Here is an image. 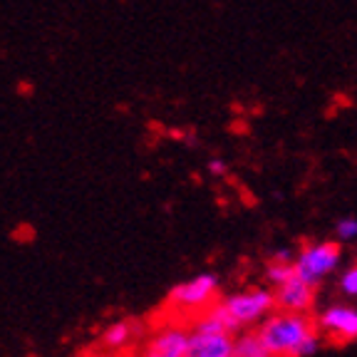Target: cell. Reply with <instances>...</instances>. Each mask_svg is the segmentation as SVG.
<instances>
[{"label": "cell", "instance_id": "1", "mask_svg": "<svg viewBox=\"0 0 357 357\" xmlns=\"http://www.w3.org/2000/svg\"><path fill=\"white\" fill-rule=\"evenodd\" d=\"M271 357H312L320 350V335L310 312L275 310L256 328Z\"/></svg>", "mask_w": 357, "mask_h": 357}, {"label": "cell", "instance_id": "2", "mask_svg": "<svg viewBox=\"0 0 357 357\" xmlns=\"http://www.w3.org/2000/svg\"><path fill=\"white\" fill-rule=\"evenodd\" d=\"M218 303H221L223 312L229 315L236 333L256 330L271 312L278 310L275 293L271 285H245V288H238L226 298H221Z\"/></svg>", "mask_w": 357, "mask_h": 357}, {"label": "cell", "instance_id": "3", "mask_svg": "<svg viewBox=\"0 0 357 357\" xmlns=\"http://www.w3.org/2000/svg\"><path fill=\"white\" fill-rule=\"evenodd\" d=\"M342 261V243L340 241H310L296 253V273L312 288L330 278L340 268Z\"/></svg>", "mask_w": 357, "mask_h": 357}, {"label": "cell", "instance_id": "4", "mask_svg": "<svg viewBox=\"0 0 357 357\" xmlns=\"http://www.w3.org/2000/svg\"><path fill=\"white\" fill-rule=\"evenodd\" d=\"M218 301V275L199 273L176 283L167 296V305L186 315H201Z\"/></svg>", "mask_w": 357, "mask_h": 357}, {"label": "cell", "instance_id": "5", "mask_svg": "<svg viewBox=\"0 0 357 357\" xmlns=\"http://www.w3.org/2000/svg\"><path fill=\"white\" fill-rule=\"evenodd\" d=\"M320 335L333 342L357 340V307L350 303H330L315 315Z\"/></svg>", "mask_w": 357, "mask_h": 357}, {"label": "cell", "instance_id": "6", "mask_svg": "<svg viewBox=\"0 0 357 357\" xmlns=\"http://www.w3.org/2000/svg\"><path fill=\"white\" fill-rule=\"evenodd\" d=\"M234 355H236L234 333L206 328V325H201V323L191 325L186 357H234Z\"/></svg>", "mask_w": 357, "mask_h": 357}, {"label": "cell", "instance_id": "7", "mask_svg": "<svg viewBox=\"0 0 357 357\" xmlns=\"http://www.w3.org/2000/svg\"><path fill=\"white\" fill-rule=\"evenodd\" d=\"M189 350V330L181 325H164L149 337L144 357H186Z\"/></svg>", "mask_w": 357, "mask_h": 357}, {"label": "cell", "instance_id": "8", "mask_svg": "<svg viewBox=\"0 0 357 357\" xmlns=\"http://www.w3.org/2000/svg\"><path fill=\"white\" fill-rule=\"evenodd\" d=\"M273 293H275V307L278 310L310 312L312 305H315V288L310 283H305L303 278H298V275H293L283 285L273 288Z\"/></svg>", "mask_w": 357, "mask_h": 357}, {"label": "cell", "instance_id": "9", "mask_svg": "<svg viewBox=\"0 0 357 357\" xmlns=\"http://www.w3.org/2000/svg\"><path fill=\"white\" fill-rule=\"evenodd\" d=\"M137 333H139V328L134 320H114L100 333V345L107 350H124L137 337Z\"/></svg>", "mask_w": 357, "mask_h": 357}, {"label": "cell", "instance_id": "10", "mask_svg": "<svg viewBox=\"0 0 357 357\" xmlns=\"http://www.w3.org/2000/svg\"><path fill=\"white\" fill-rule=\"evenodd\" d=\"M234 357H271L263 347L256 330H243L236 335V355Z\"/></svg>", "mask_w": 357, "mask_h": 357}, {"label": "cell", "instance_id": "11", "mask_svg": "<svg viewBox=\"0 0 357 357\" xmlns=\"http://www.w3.org/2000/svg\"><path fill=\"white\" fill-rule=\"evenodd\" d=\"M266 283L271 285V288H278V285H283L285 280H290L296 273V266L293 263H278V261H268L266 266Z\"/></svg>", "mask_w": 357, "mask_h": 357}, {"label": "cell", "instance_id": "12", "mask_svg": "<svg viewBox=\"0 0 357 357\" xmlns=\"http://www.w3.org/2000/svg\"><path fill=\"white\" fill-rule=\"evenodd\" d=\"M337 290L345 298H357V261L340 271V275H337Z\"/></svg>", "mask_w": 357, "mask_h": 357}, {"label": "cell", "instance_id": "13", "mask_svg": "<svg viewBox=\"0 0 357 357\" xmlns=\"http://www.w3.org/2000/svg\"><path fill=\"white\" fill-rule=\"evenodd\" d=\"M335 236L340 243H352L357 241V218L355 216H342L340 221L335 223Z\"/></svg>", "mask_w": 357, "mask_h": 357}, {"label": "cell", "instance_id": "14", "mask_svg": "<svg viewBox=\"0 0 357 357\" xmlns=\"http://www.w3.org/2000/svg\"><path fill=\"white\" fill-rule=\"evenodd\" d=\"M296 253H298V251H293V248H290V245H280V248H275V251L271 253V258H268V261L293 263V261H296Z\"/></svg>", "mask_w": 357, "mask_h": 357}, {"label": "cell", "instance_id": "15", "mask_svg": "<svg viewBox=\"0 0 357 357\" xmlns=\"http://www.w3.org/2000/svg\"><path fill=\"white\" fill-rule=\"evenodd\" d=\"M208 172H211L213 176H226V174H229V167H226L223 159H211V162H208Z\"/></svg>", "mask_w": 357, "mask_h": 357}]
</instances>
